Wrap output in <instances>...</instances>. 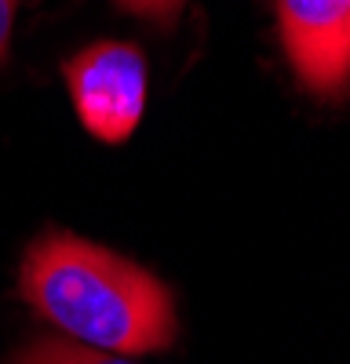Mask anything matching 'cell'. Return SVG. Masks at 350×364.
<instances>
[{
    "mask_svg": "<svg viewBox=\"0 0 350 364\" xmlns=\"http://www.w3.org/2000/svg\"><path fill=\"white\" fill-rule=\"evenodd\" d=\"M117 8H124L128 15H139V18H150L154 26L168 29L175 18L183 15L186 0H113Z\"/></svg>",
    "mask_w": 350,
    "mask_h": 364,
    "instance_id": "5b68a950",
    "label": "cell"
},
{
    "mask_svg": "<svg viewBox=\"0 0 350 364\" xmlns=\"http://www.w3.org/2000/svg\"><path fill=\"white\" fill-rule=\"evenodd\" d=\"M22 295L66 336L110 353H161L179 331L175 299L150 269L63 230L29 245Z\"/></svg>",
    "mask_w": 350,
    "mask_h": 364,
    "instance_id": "6da1fadb",
    "label": "cell"
},
{
    "mask_svg": "<svg viewBox=\"0 0 350 364\" xmlns=\"http://www.w3.org/2000/svg\"><path fill=\"white\" fill-rule=\"evenodd\" d=\"M4 364H128L124 353H110V350H95L84 343H63V339H29L26 346H18Z\"/></svg>",
    "mask_w": 350,
    "mask_h": 364,
    "instance_id": "277c9868",
    "label": "cell"
},
{
    "mask_svg": "<svg viewBox=\"0 0 350 364\" xmlns=\"http://www.w3.org/2000/svg\"><path fill=\"white\" fill-rule=\"evenodd\" d=\"M80 124L102 142H124L146 109V58L135 44L102 41L66 63Z\"/></svg>",
    "mask_w": 350,
    "mask_h": 364,
    "instance_id": "7a4b0ae2",
    "label": "cell"
},
{
    "mask_svg": "<svg viewBox=\"0 0 350 364\" xmlns=\"http://www.w3.org/2000/svg\"><path fill=\"white\" fill-rule=\"evenodd\" d=\"M15 8L18 0H0V63L8 58V44H11V22H15Z\"/></svg>",
    "mask_w": 350,
    "mask_h": 364,
    "instance_id": "8992f818",
    "label": "cell"
},
{
    "mask_svg": "<svg viewBox=\"0 0 350 364\" xmlns=\"http://www.w3.org/2000/svg\"><path fill=\"white\" fill-rule=\"evenodd\" d=\"M296 80L321 102L350 99V0H270Z\"/></svg>",
    "mask_w": 350,
    "mask_h": 364,
    "instance_id": "3957f363",
    "label": "cell"
}]
</instances>
